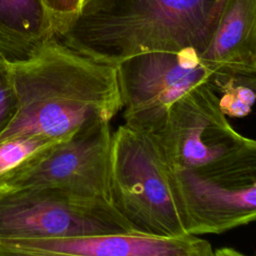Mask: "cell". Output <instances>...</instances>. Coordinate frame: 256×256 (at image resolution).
Instances as JSON below:
<instances>
[{
	"mask_svg": "<svg viewBox=\"0 0 256 256\" xmlns=\"http://www.w3.org/2000/svg\"><path fill=\"white\" fill-rule=\"evenodd\" d=\"M110 204L142 235H188L171 170L156 142L127 124L112 133Z\"/></svg>",
	"mask_w": 256,
	"mask_h": 256,
	"instance_id": "4",
	"label": "cell"
},
{
	"mask_svg": "<svg viewBox=\"0 0 256 256\" xmlns=\"http://www.w3.org/2000/svg\"><path fill=\"white\" fill-rule=\"evenodd\" d=\"M228 0H82L57 39L117 66L138 54L208 46Z\"/></svg>",
	"mask_w": 256,
	"mask_h": 256,
	"instance_id": "2",
	"label": "cell"
},
{
	"mask_svg": "<svg viewBox=\"0 0 256 256\" xmlns=\"http://www.w3.org/2000/svg\"><path fill=\"white\" fill-rule=\"evenodd\" d=\"M125 124L155 122L181 96L199 85H209L220 95L232 77L205 62L198 51L146 52L117 66Z\"/></svg>",
	"mask_w": 256,
	"mask_h": 256,
	"instance_id": "6",
	"label": "cell"
},
{
	"mask_svg": "<svg viewBox=\"0 0 256 256\" xmlns=\"http://www.w3.org/2000/svg\"><path fill=\"white\" fill-rule=\"evenodd\" d=\"M112 133L110 123H105L44 148L5 189L52 188L109 202Z\"/></svg>",
	"mask_w": 256,
	"mask_h": 256,
	"instance_id": "7",
	"label": "cell"
},
{
	"mask_svg": "<svg viewBox=\"0 0 256 256\" xmlns=\"http://www.w3.org/2000/svg\"><path fill=\"white\" fill-rule=\"evenodd\" d=\"M256 76L232 77L219 95V106L227 117L247 116L255 101Z\"/></svg>",
	"mask_w": 256,
	"mask_h": 256,
	"instance_id": "13",
	"label": "cell"
},
{
	"mask_svg": "<svg viewBox=\"0 0 256 256\" xmlns=\"http://www.w3.org/2000/svg\"><path fill=\"white\" fill-rule=\"evenodd\" d=\"M122 233L139 234L108 201L52 188L0 190V240Z\"/></svg>",
	"mask_w": 256,
	"mask_h": 256,
	"instance_id": "5",
	"label": "cell"
},
{
	"mask_svg": "<svg viewBox=\"0 0 256 256\" xmlns=\"http://www.w3.org/2000/svg\"><path fill=\"white\" fill-rule=\"evenodd\" d=\"M56 38L42 0H0V57L9 63L29 59Z\"/></svg>",
	"mask_w": 256,
	"mask_h": 256,
	"instance_id": "11",
	"label": "cell"
},
{
	"mask_svg": "<svg viewBox=\"0 0 256 256\" xmlns=\"http://www.w3.org/2000/svg\"><path fill=\"white\" fill-rule=\"evenodd\" d=\"M133 128L156 142L171 167L230 186L256 184V143L234 129L209 85L189 90L160 120Z\"/></svg>",
	"mask_w": 256,
	"mask_h": 256,
	"instance_id": "3",
	"label": "cell"
},
{
	"mask_svg": "<svg viewBox=\"0 0 256 256\" xmlns=\"http://www.w3.org/2000/svg\"><path fill=\"white\" fill-rule=\"evenodd\" d=\"M200 56L230 77L256 76V0H228Z\"/></svg>",
	"mask_w": 256,
	"mask_h": 256,
	"instance_id": "10",
	"label": "cell"
},
{
	"mask_svg": "<svg viewBox=\"0 0 256 256\" xmlns=\"http://www.w3.org/2000/svg\"><path fill=\"white\" fill-rule=\"evenodd\" d=\"M58 141L40 136L20 135L0 140V190L44 148Z\"/></svg>",
	"mask_w": 256,
	"mask_h": 256,
	"instance_id": "12",
	"label": "cell"
},
{
	"mask_svg": "<svg viewBox=\"0 0 256 256\" xmlns=\"http://www.w3.org/2000/svg\"><path fill=\"white\" fill-rule=\"evenodd\" d=\"M211 256V244L197 235L176 238L100 234L62 238L0 240V256Z\"/></svg>",
	"mask_w": 256,
	"mask_h": 256,
	"instance_id": "8",
	"label": "cell"
},
{
	"mask_svg": "<svg viewBox=\"0 0 256 256\" xmlns=\"http://www.w3.org/2000/svg\"><path fill=\"white\" fill-rule=\"evenodd\" d=\"M170 167L188 234H222L256 218V184L230 186Z\"/></svg>",
	"mask_w": 256,
	"mask_h": 256,
	"instance_id": "9",
	"label": "cell"
},
{
	"mask_svg": "<svg viewBox=\"0 0 256 256\" xmlns=\"http://www.w3.org/2000/svg\"><path fill=\"white\" fill-rule=\"evenodd\" d=\"M54 24L56 37L76 15L82 0H42Z\"/></svg>",
	"mask_w": 256,
	"mask_h": 256,
	"instance_id": "15",
	"label": "cell"
},
{
	"mask_svg": "<svg viewBox=\"0 0 256 256\" xmlns=\"http://www.w3.org/2000/svg\"><path fill=\"white\" fill-rule=\"evenodd\" d=\"M17 111V96L9 62L0 57V137Z\"/></svg>",
	"mask_w": 256,
	"mask_h": 256,
	"instance_id": "14",
	"label": "cell"
},
{
	"mask_svg": "<svg viewBox=\"0 0 256 256\" xmlns=\"http://www.w3.org/2000/svg\"><path fill=\"white\" fill-rule=\"evenodd\" d=\"M9 66L17 111L0 140L31 135L62 141L110 123L123 108L116 66L87 57L57 38Z\"/></svg>",
	"mask_w": 256,
	"mask_h": 256,
	"instance_id": "1",
	"label": "cell"
}]
</instances>
